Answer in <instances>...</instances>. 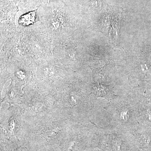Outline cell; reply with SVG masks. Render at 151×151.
<instances>
[{
  "label": "cell",
  "mask_w": 151,
  "mask_h": 151,
  "mask_svg": "<svg viewBox=\"0 0 151 151\" xmlns=\"http://www.w3.org/2000/svg\"><path fill=\"white\" fill-rule=\"evenodd\" d=\"M39 17L42 29L52 42L71 37L75 22L64 3L50 1L40 11Z\"/></svg>",
  "instance_id": "1"
},
{
  "label": "cell",
  "mask_w": 151,
  "mask_h": 151,
  "mask_svg": "<svg viewBox=\"0 0 151 151\" xmlns=\"http://www.w3.org/2000/svg\"><path fill=\"white\" fill-rule=\"evenodd\" d=\"M25 34L26 45L34 57L45 59L52 56V46L49 38L42 29V25L27 29ZM26 30V29H25Z\"/></svg>",
  "instance_id": "2"
}]
</instances>
